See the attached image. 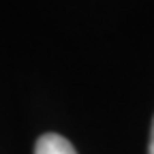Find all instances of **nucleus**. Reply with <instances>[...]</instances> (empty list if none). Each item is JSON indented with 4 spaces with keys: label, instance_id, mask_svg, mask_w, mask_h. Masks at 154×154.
Listing matches in <instances>:
<instances>
[{
    "label": "nucleus",
    "instance_id": "1",
    "mask_svg": "<svg viewBox=\"0 0 154 154\" xmlns=\"http://www.w3.org/2000/svg\"><path fill=\"white\" fill-rule=\"evenodd\" d=\"M34 154H77V150L73 148V143L69 139L62 137V135L45 133V135H41V137L36 139Z\"/></svg>",
    "mask_w": 154,
    "mask_h": 154
},
{
    "label": "nucleus",
    "instance_id": "2",
    "mask_svg": "<svg viewBox=\"0 0 154 154\" xmlns=\"http://www.w3.org/2000/svg\"><path fill=\"white\" fill-rule=\"evenodd\" d=\"M148 154H154V120H152V133H150V146H148Z\"/></svg>",
    "mask_w": 154,
    "mask_h": 154
}]
</instances>
